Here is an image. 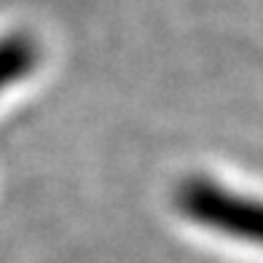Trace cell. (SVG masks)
Masks as SVG:
<instances>
[{
	"instance_id": "obj_1",
	"label": "cell",
	"mask_w": 263,
	"mask_h": 263,
	"mask_svg": "<svg viewBox=\"0 0 263 263\" xmlns=\"http://www.w3.org/2000/svg\"><path fill=\"white\" fill-rule=\"evenodd\" d=\"M180 207L196 223L263 245V201L258 199L231 194L207 180H194L180 191Z\"/></svg>"
},
{
	"instance_id": "obj_2",
	"label": "cell",
	"mask_w": 263,
	"mask_h": 263,
	"mask_svg": "<svg viewBox=\"0 0 263 263\" xmlns=\"http://www.w3.org/2000/svg\"><path fill=\"white\" fill-rule=\"evenodd\" d=\"M32 65V46L25 38H11L0 43V89L16 81Z\"/></svg>"
}]
</instances>
